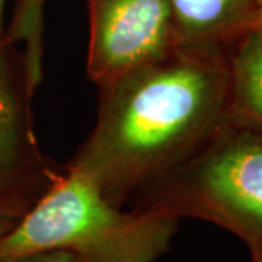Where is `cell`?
<instances>
[{
  "instance_id": "cell-9",
  "label": "cell",
  "mask_w": 262,
  "mask_h": 262,
  "mask_svg": "<svg viewBox=\"0 0 262 262\" xmlns=\"http://www.w3.org/2000/svg\"><path fill=\"white\" fill-rule=\"evenodd\" d=\"M0 262H72V255L66 251H42L15 256H2Z\"/></svg>"
},
{
  "instance_id": "cell-12",
  "label": "cell",
  "mask_w": 262,
  "mask_h": 262,
  "mask_svg": "<svg viewBox=\"0 0 262 262\" xmlns=\"http://www.w3.org/2000/svg\"><path fill=\"white\" fill-rule=\"evenodd\" d=\"M252 262H262V259H252Z\"/></svg>"
},
{
  "instance_id": "cell-7",
  "label": "cell",
  "mask_w": 262,
  "mask_h": 262,
  "mask_svg": "<svg viewBox=\"0 0 262 262\" xmlns=\"http://www.w3.org/2000/svg\"><path fill=\"white\" fill-rule=\"evenodd\" d=\"M229 117L262 128V24L244 31L226 48Z\"/></svg>"
},
{
  "instance_id": "cell-2",
  "label": "cell",
  "mask_w": 262,
  "mask_h": 262,
  "mask_svg": "<svg viewBox=\"0 0 262 262\" xmlns=\"http://www.w3.org/2000/svg\"><path fill=\"white\" fill-rule=\"evenodd\" d=\"M178 223V217L156 210H122L92 179L66 166L0 237V258L66 251L72 262H155L169 251Z\"/></svg>"
},
{
  "instance_id": "cell-1",
  "label": "cell",
  "mask_w": 262,
  "mask_h": 262,
  "mask_svg": "<svg viewBox=\"0 0 262 262\" xmlns=\"http://www.w3.org/2000/svg\"><path fill=\"white\" fill-rule=\"evenodd\" d=\"M96 121L67 163L124 207L191 156L229 115L225 48L179 46L99 86Z\"/></svg>"
},
{
  "instance_id": "cell-4",
  "label": "cell",
  "mask_w": 262,
  "mask_h": 262,
  "mask_svg": "<svg viewBox=\"0 0 262 262\" xmlns=\"http://www.w3.org/2000/svg\"><path fill=\"white\" fill-rule=\"evenodd\" d=\"M89 46L86 72L98 88L178 46L168 0H86Z\"/></svg>"
},
{
  "instance_id": "cell-5",
  "label": "cell",
  "mask_w": 262,
  "mask_h": 262,
  "mask_svg": "<svg viewBox=\"0 0 262 262\" xmlns=\"http://www.w3.org/2000/svg\"><path fill=\"white\" fill-rule=\"evenodd\" d=\"M5 2L0 0V210L22 217L60 172L41 156L15 84L3 29Z\"/></svg>"
},
{
  "instance_id": "cell-11",
  "label": "cell",
  "mask_w": 262,
  "mask_h": 262,
  "mask_svg": "<svg viewBox=\"0 0 262 262\" xmlns=\"http://www.w3.org/2000/svg\"><path fill=\"white\" fill-rule=\"evenodd\" d=\"M256 24H262V0H259V3H258L255 19H253V25H256Z\"/></svg>"
},
{
  "instance_id": "cell-8",
  "label": "cell",
  "mask_w": 262,
  "mask_h": 262,
  "mask_svg": "<svg viewBox=\"0 0 262 262\" xmlns=\"http://www.w3.org/2000/svg\"><path fill=\"white\" fill-rule=\"evenodd\" d=\"M46 0H22L12 24L8 41H25V72L29 83L38 86L42 79V8Z\"/></svg>"
},
{
  "instance_id": "cell-3",
  "label": "cell",
  "mask_w": 262,
  "mask_h": 262,
  "mask_svg": "<svg viewBox=\"0 0 262 262\" xmlns=\"http://www.w3.org/2000/svg\"><path fill=\"white\" fill-rule=\"evenodd\" d=\"M156 210L223 227L262 259V128L226 121L198 149L133 196Z\"/></svg>"
},
{
  "instance_id": "cell-6",
  "label": "cell",
  "mask_w": 262,
  "mask_h": 262,
  "mask_svg": "<svg viewBox=\"0 0 262 262\" xmlns=\"http://www.w3.org/2000/svg\"><path fill=\"white\" fill-rule=\"evenodd\" d=\"M178 46L227 48L253 25L259 0H168Z\"/></svg>"
},
{
  "instance_id": "cell-10",
  "label": "cell",
  "mask_w": 262,
  "mask_h": 262,
  "mask_svg": "<svg viewBox=\"0 0 262 262\" xmlns=\"http://www.w3.org/2000/svg\"><path fill=\"white\" fill-rule=\"evenodd\" d=\"M19 219H20L19 215L0 210V237L5 236L9 230L13 229L19 222Z\"/></svg>"
}]
</instances>
